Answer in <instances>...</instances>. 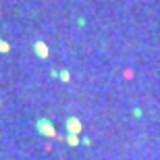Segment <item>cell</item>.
Returning <instances> with one entry per match:
<instances>
[{
  "instance_id": "1",
  "label": "cell",
  "mask_w": 160,
  "mask_h": 160,
  "mask_svg": "<svg viewBox=\"0 0 160 160\" xmlns=\"http://www.w3.org/2000/svg\"><path fill=\"white\" fill-rule=\"evenodd\" d=\"M38 129H40V133H44L46 137H56L54 127L50 125V121H46V119H40V121H38Z\"/></svg>"
},
{
  "instance_id": "2",
  "label": "cell",
  "mask_w": 160,
  "mask_h": 160,
  "mask_svg": "<svg viewBox=\"0 0 160 160\" xmlns=\"http://www.w3.org/2000/svg\"><path fill=\"white\" fill-rule=\"evenodd\" d=\"M67 127H69V131H71L73 135H77L79 131H81V123H79L77 119H69L67 121Z\"/></svg>"
},
{
  "instance_id": "3",
  "label": "cell",
  "mask_w": 160,
  "mask_h": 160,
  "mask_svg": "<svg viewBox=\"0 0 160 160\" xmlns=\"http://www.w3.org/2000/svg\"><path fill=\"white\" fill-rule=\"evenodd\" d=\"M36 54L40 56V58H46L48 56V48L44 42H36Z\"/></svg>"
},
{
  "instance_id": "4",
  "label": "cell",
  "mask_w": 160,
  "mask_h": 160,
  "mask_svg": "<svg viewBox=\"0 0 160 160\" xmlns=\"http://www.w3.org/2000/svg\"><path fill=\"white\" fill-rule=\"evenodd\" d=\"M8 50H11V46H8L4 40H0V52H8Z\"/></svg>"
},
{
  "instance_id": "5",
  "label": "cell",
  "mask_w": 160,
  "mask_h": 160,
  "mask_svg": "<svg viewBox=\"0 0 160 160\" xmlns=\"http://www.w3.org/2000/svg\"><path fill=\"white\" fill-rule=\"evenodd\" d=\"M67 142L71 143V146H77V143H79V139H77V135H73V133H71V135H69V139H67Z\"/></svg>"
},
{
  "instance_id": "6",
  "label": "cell",
  "mask_w": 160,
  "mask_h": 160,
  "mask_svg": "<svg viewBox=\"0 0 160 160\" xmlns=\"http://www.w3.org/2000/svg\"><path fill=\"white\" fill-rule=\"evenodd\" d=\"M60 79H62V81H69V73L62 71V73H60Z\"/></svg>"
}]
</instances>
